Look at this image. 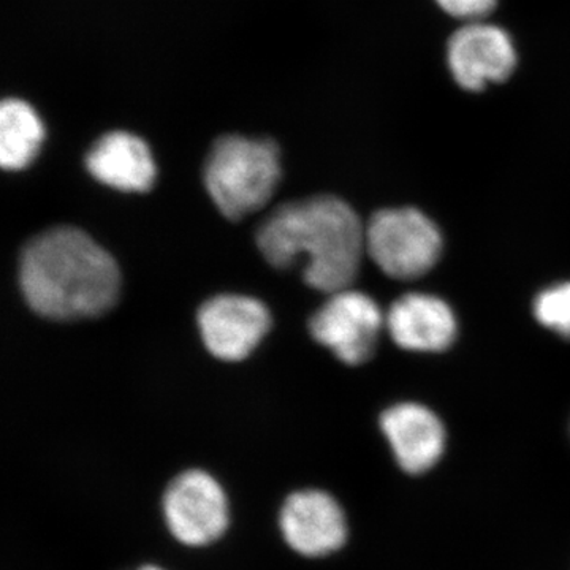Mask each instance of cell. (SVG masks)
<instances>
[{
  "instance_id": "1",
  "label": "cell",
  "mask_w": 570,
  "mask_h": 570,
  "mask_svg": "<svg viewBox=\"0 0 570 570\" xmlns=\"http://www.w3.org/2000/svg\"><path fill=\"white\" fill-rule=\"evenodd\" d=\"M257 246L276 268H291L305 257L306 284L332 295L351 288L358 275L366 228L346 202L318 195L269 214L258 228Z\"/></svg>"
},
{
  "instance_id": "2",
  "label": "cell",
  "mask_w": 570,
  "mask_h": 570,
  "mask_svg": "<svg viewBox=\"0 0 570 570\" xmlns=\"http://www.w3.org/2000/svg\"><path fill=\"white\" fill-rule=\"evenodd\" d=\"M22 295L40 316L78 321L107 313L121 288L118 265L80 228L58 227L31 239L20 262Z\"/></svg>"
},
{
  "instance_id": "3",
  "label": "cell",
  "mask_w": 570,
  "mask_h": 570,
  "mask_svg": "<svg viewBox=\"0 0 570 570\" xmlns=\"http://www.w3.org/2000/svg\"><path fill=\"white\" fill-rule=\"evenodd\" d=\"M279 149L272 140L228 135L214 142L205 186L227 219L239 220L268 204L279 183Z\"/></svg>"
},
{
  "instance_id": "4",
  "label": "cell",
  "mask_w": 570,
  "mask_h": 570,
  "mask_svg": "<svg viewBox=\"0 0 570 570\" xmlns=\"http://www.w3.org/2000/svg\"><path fill=\"white\" fill-rule=\"evenodd\" d=\"M366 253L393 279H419L441 257V232L419 209H384L367 224Z\"/></svg>"
},
{
  "instance_id": "5",
  "label": "cell",
  "mask_w": 570,
  "mask_h": 570,
  "mask_svg": "<svg viewBox=\"0 0 570 570\" xmlns=\"http://www.w3.org/2000/svg\"><path fill=\"white\" fill-rule=\"evenodd\" d=\"M385 317L371 296L358 291L336 292L311 317L309 332L346 365H362L376 352Z\"/></svg>"
},
{
  "instance_id": "6",
  "label": "cell",
  "mask_w": 570,
  "mask_h": 570,
  "mask_svg": "<svg viewBox=\"0 0 570 570\" xmlns=\"http://www.w3.org/2000/svg\"><path fill=\"white\" fill-rule=\"evenodd\" d=\"M164 513L171 534L190 547L208 546L228 527V502L223 487L198 469L183 472L168 485Z\"/></svg>"
},
{
  "instance_id": "7",
  "label": "cell",
  "mask_w": 570,
  "mask_h": 570,
  "mask_svg": "<svg viewBox=\"0 0 570 570\" xmlns=\"http://www.w3.org/2000/svg\"><path fill=\"white\" fill-rule=\"evenodd\" d=\"M272 325L268 309L258 299L219 295L198 311V326L206 348L225 362L245 360Z\"/></svg>"
},
{
  "instance_id": "8",
  "label": "cell",
  "mask_w": 570,
  "mask_h": 570,
  "mask_svg": "<svg viewBox=\"0 0 570 570\" xmlns=\"http://www.w3.org/2000/svg\"><path fill=\"white\" fill-rule=\"evenodd\" d=\"M453 78L466 91H482L490 82L508 80L517 67V50L504 29L472 21L449 40Z\"/></svg>"
},
{
  "instance_id": "9",
  "label": "cell",
  "mask_w": 570,
  "mask_h": 570,
  "mask_svg": "<svg viewBox=\"0 0 570 570\" xmlns=\"http://www.w3.org/2000/svg\"><path fill=\"white\" fill-rule=\"evenodd\" d=\"M285 542L303 557L321 558L343 549L347 539L344 510L332 494L318 490L291 494L281 510Z\"/></svg>"
},
{
  "instance_id": "10",
  "label": "cell",
  "mask_w": 570,
  "mask_h": 570,
  "mask_svg": "<svg viewBox=\"0 0 570 570\" xmlns=\"http://www.w3.org/2000/svg\"><path fill=\"white\" fill-rule=\"evenodd\" d=\"M382 431L396 463L412 475L436 466L445 450V430L441 420L422 404H396L381 417Z\"/></svg>"
},
{
  "instance_id": "11",
  "label": "cell",
  "mask_w": 570,
  "mask_h": 570,
  "mask_svg": "<svg viewBox=\"0 0 570 570\" xmlns=\"http://www.w3.org/2000/svg\"><path fill=\"white\" fill-rule=\"evenodd\" d=\"M390 336L406 351L441 352L452 346L456 318L444 299L434 295L401 296L385 316Z\"/></svg>"
},
{
  "instance_id": "12",
  "label": "cell",
  "mask_w": 570,
  "mask_h": 570,
  "mask_svg": "<svg viewBox=\"0 0 570 570\" xmlns=\"http://www.w3.org/2000/svg\"><path fill=\"white\" fill-rule=\"evenodd\" d=\"M89 174L122 193H148L156 179V164L148 145L127 132L104 135L86 157Z\"/></svg>"
},
{
  "instance_id": "13",
  "label": "cell",
  "mask_w": 570,
  "mask_h": 570,
  "mask_svg": "<svg viewBox=\"0 0 570 570\" xmlns=\"http://www.w3.org/2000/svg\"><path fill=\"white\" fill-rule=\"evenodd\" d=\"M45 130L31 105L9 99L0 108V164L6 170L29 167L39 154Z\"/></svg>"
},
{
  "instance_id": "14",
  "label": "cell",
  "mask_w": 570,
  "mask_h": 570,
  "mask_svg": "<svg viewBox=\"0 0 570 570\" xmlns=\"http://www.w3.org/2000/svg\"><path fill=\"white\" fill-rule=\"evenodd\" d=\"M534 316L547 328L570 340V283L540 292L534 302Z\"/></svg>"
},
{
  "instance_id": "15",
  "label": "cell",
  "mask_w": 570,
  "mask_h": 570,
  "mask_svg": "<svg viewBox=\"0 0 570 570\" xmlns=\"http://www.w3.org/2000/svg\"><path fill=\"white\" fill-rule=\"evenodd\" d=\"M441 9L460 20L479 21L497 7V0H436Z\"/></svg>"
},
{
  "instance_id": "16",
  "label": "cell",
  "mask_w": 570,
  "mask_h": 570,
  "mask_svg": "<svg viewBox=\"0 0 570 570\" xmlns=\"http://www.w3.org/2000/svg\"><path fill=\"white\" fill-rule=\"evenodd\" d=\"M140 570H164V569L156 568V566H145V568H141Z\"/></svg>"
}]
</instances>
